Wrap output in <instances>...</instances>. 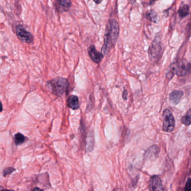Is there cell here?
Masks as SVG:
<instances>
[{
    "instance_id": "1",
    "label": "cell",
    "mask_w": 191,
    "mask_h": 191,
    "mask_svg": "<svg viewBox=\"0 0 191 191\" xmlns=\"http://www.w3.org/2000/svg\"><path fill=\"white\" fill-rule=\"evenodd\" d=\"M120 33L119 24L115 19H110L107 25L104 37V44L102 48V53L104 56L108 53L114 47Z\"/></svg>"
},
{
    "instance_id": "2",
    "label": "cell",
    "mask_w": 191,
    "mask_h": 191,
    "mask_svg": "<svg viewBox=\"0 0 191 191\" xmlns=\"http://www.w3.org/2000/svg\"><path fill=\"white\" fill-rule=\"evenodd\" d=\"M191 71V64L185 60L178 61L173 63L169 66V70L166 73V77L171 80L176 74L178 76H184L189 74Z\"/></svg>"
},
{
    "instance_id": "3",
    "label": "cell",
    "mask_w": 191,
    "mask_h": 191,
    "mask_svg": "<svg viewBox=\"0 0 191 191\" xmlns=\"http://www.w3.org/2000/svg\"><path fill=\"white\" fill-rule=\"evenodd\" d=\"M48 84L50 86L53 94L58 97H61L66 92L68 88L69 81L65 78L57 77L49 81Z\"/></svg>"
},
{
    "instance_id": "4",
    "label": "cell",
    "mask_w": 191,
    "mask_h": 191,
    "mask_svg": "<svg viewBox=\"0 0 191 191\" xmlns=\"http://www.w3.org/2000/svg\"><path fill=\"white\" fill-rule=\"evenodd\" d=\"M163 53L161 38L159 35H157L148 48V57L152 61H157L160 60Z\"/></svg>"
},
{
    "instance_id": "5",
    "label": "cell",
    "mask_w": 191,
    "mask_h": 191,
    "mask_svg": "<svg viewBox=\"0 0 191 191\" xmlns=\"http://www.w3.org/2000/svg\"><path fill=\"white\" fill-rule=\"evenodd\" d=\"M163 131L166 132H171L173 131L175 128V124L173 114H172L169 109H166V110L163 111Z\"/></svg>"
},
{
    "instance_id": "6",
    "label": "cell",
    "mask_w": 191,
    "mask_h": 191,
    "mask_svg": "<svg viewBox=\"0 0 191 191\" xmlns=\"http://www.w3.org/2000/svg\"><path fill=\"white\" fill-rule=\"evenodd\" d=\"M16 34L19 40L23 43L30 44L33 42V37L30 32L27 31L23 25H17L16 28Z\"/></svg>"
},
{
    "instance_id": "7",
    "label": "cell",
    "mask_w": 191,
    "mask_h": 191,
    "mask_svg": "<svg viewBox=\"0 0 191 191\" xmlns=\"http://www.w3.org/2000/svg\"><path fill=\"white\" fill-rule=\"evenodd\" d=\"M148 187L150 191H163V184L162 181L160 177L157 175H154L151 177L149 180Z\"/></svg>"
},
{
    "instance_id": "8",
    "label": "cell",
    "mask_w": 191,
    "mask_h": 191,
    "mask_svg": "<svg viewBox=\"0 0 191 191\" xmlns=\"http://www.w3.org/2000/svg\"><path fill=\"white\" fill-rule=\"evenodd\" d=\"M89 55L90 57L91 60L96 63H100L103 60L104 55L102 52L97 51V50L95 48L94 45H91L89 47L88 50Z\"/></svg>"
},
{
    "instance_id": "9",
    "label": "cell",
    "mask_w": 191,
    "mask_h": 191,
    "mask_svg": "<svg viewBox=\"0 0 191 191\" xmlns=\"http://www.w3.org/2000/svg\"><path fill=\"white\" fill-rule=\"evenodd\" d=\"M71 5V0H56V8L61 13L68 11Z\"/></svg>"
},
{
    "instance_id": "10",
    "label": "cell",
    "mask_w": 191,
    "mask_h": 191,
    "mask_svg": "<svg viewBox=\"0 0 191 191\" xmlns=\"http://www.w3.org/2000/svg\"><path fill=\"white\" fill-rule=\"evenodd\" d=\"M159 153V148L157 145L151 146L147 150L145 154V157L146 159L154 160L157 159Z\"/></svg>"
},
{
    "instance_id": "11",
    "label": "cell",
    "mask_w": 191,
    "mask_h": 191,
    "mask_svg": "<svg viewBox=\"0 0 191 191\" xmlns=\"http://www.w3.org/2000/svg\"><path fill=\"white\" fill-rule=\"evenodd\" d=\"M183 95V92L179 90H174L172 91L169 95V99L171 103L174 106L177 105L180 103V100Z\"/></svg>"
},
{
    "instance_id": "12",
    "label": "cell",
    "mask_w": 191,
    "mask_h": 191,
    "mask_svg": "<svg viewBox=\"0 0 191 191\" xmlns=\"http://www.w3.org/2000/svg\"><path fill=\"white\" fill-rule=\"evenodd\" d=\"M67 105L73 110H76L80 108L79 98L76 95H71L67 100Z\"/></svg>"
},
{
    "instance_id": "13",
    "label": "cell",
    "mask_w": 191,
    "mask_h": 191,
    "mask_svg": "<svg viewBox=\"0 0 191 191\" xmlns=\"http://www.w3.org/2000/svg\"><path fill=\"white\" fill-rule=\"evenodd\" d=\"M189 6L185 3L182 4L178 10V14L180 17L182 19L186 17L189 14Z\"/></svg>"
},
{
    "instance_id": "14",
    "label": "cell",
    "mask_w": 191,
    "mask_h": 191,
    "mask_svg": "<svg viewBox=\"0 0 191 191\" xmlns=\"http://www.w3.org/2000/svg\"><path fill=\"white\" fill-rule=\"evenodd\" d=\"M146 18L148 20L150 21L151 22L154 23H157V12L153 10H150L146 12L145 15Z\"/></svg>"
},
{
    "instance_id": "15",
    "label": "cell",
    "mask_w": 191,
    "mask_h": 191,
    "mask_svg": "<svg viewBox=\"0 0 191 191\" xmlns=\"http://www.w3.org/2000/svg\"><path fill=\"white\" fill-rule=\"evenodd\" d=\"M26 140V137L23 134L20 133H17L15 134L14 141L16 145H20L25 142Z\"/></svg>"
},
{
    "instance_id": "16",
    "label": "cell",
    "mask_w": 191,
    "mask_h": 191,
    "mask_svg": "<svg viewBox=\"0 0 191 191\" xmlns=\"http://www.w3.org/2000/svg\"><path fill=\"white\" fill-rule=\"evenodd\" d=\"M191 110H189L187 114L182 118L181 122L185 125H190L191 122Z\"/></svg>"
},
{
    "instance_id": "17",
    "label": "cell",
    "mask_w": 191,
    "mask_h": 191,
    "mask_svg": "<svg viewBox=\"0 0 191 191\" xmlns=\"http://www.w3.org/2000/svg\"><path fill=\"white\" fill-rule=\"evenodd\" d=\"M94 136L93 134H92L91 132V136H89L88 140V143H87V150L89 151H92L94 148Z\"/></svg>"
},
{
    "instance_id": "18",
    "label": "cell",
    "mask_w": 191,
    "mask_h": 191,
    "mask_svg": "<svg viewBox=\"0 0 191 191\" xmlns=\"http://www.w3.org/2000/svg\"><path fill=\"white\" fill-rule=\"evenodd\" d=\"M15 171V169L14 168L12 167H7L6 168L4 169L3 171V175L4 177H6L7 175H8L9 174H11L12 172Z\"/></svg>"
},
{
    "instance_id": "19",
    "label": "cell",
    "mask_w": 191,
    "mask_h": 191,
    "mask_svg": "<svg viewBox=\"0 0 191 191\" xmlns=\"http://www.w3.org/2000/svg\"><path fill=\"white\" fill-rule=\"evenodd\" d=\"M191 178H189L187 180V182L185 184V190L186 191H191Z\"/></svg>"
},
{
    "instance_id": "20",
    "label": "cell",
    "mask_w": 191,
    "mask_h": 191,
    "mask_svg": "<svg viewBox=\"0 0 191 191\" xmlns=\"http://www.w3.org/2000/svg\"><path fill=\"white\" fill-rule=\"evenodd\" d=\"M127 95H128V91L127 90H125L123 93V98L124 100H127Z\"/></svg>"
},
{
    "instance_id": "21",
    "label": "cell",
    "mask_w": 191,
    "mask_h": 191,
    "mask_svg": "<svg viewBox=\"0 0 191 191\" xmlns=\"http://www.w3.org/2000/svg\"><path fill=\"white\" fill-rule=\"evenodd\" d=\"M94 1V2L97 4H99L102 2L103 0H93Z\"/></svg>"
},
{
    "instance_id": "22",
    "label": "cell",
    "mask_w": 191,
    "mask_h": 191,
    "mask_svg": "<svg viewBox=\"0 0 191 191\" xmlns=\"http://www.w3.org/2000/svg\"><path fill=\"white\" fill-rule=\"evenodd\" d=\"M157 0H150V5H152L157 1Z\"/></svg>"
},
{
    "instance_id": "23",
    "label": "cell",
    "mask_w": 191,
    "mask_h": 191,
    "mask_svg": "<svg viewBox=\"0 0 191 191\" xmlns=\"http://www.w3.org/2000/svg\"><path fill=\"white\" fill-rule=\"evenodd\" d=\"M2 110H3L2 104V103H1V101H0V112H1V111H2Z\"/></svg>"
},
{
    "instance_id": "24",
    "label": "cell",
    "mask_w": 191,
    "mask_h": 191,
    "mask_svg": "<svg viewBox=\"0 0 191 191\" xmlns=\"http://www.w3.org/2000/svg\"><path fill=\"white\" fill-rule=\"evenodd\" d=\"M129 1L130 3H132V4L136 2V0H129Z\"/></svg>"
},
{
    "instance_id": "25",
    "label": "cell",
    "mask_w": 191,
    "mask_h": 191,
    "mask_svg": "<svg viewBox=\"0 0 191 191\" xmlns=\"http://www.w3.org/2000/svg\"><path fill=\"white\" fill-rule=\"evenodd\" d=\"M37 190H43V189L39 188H35L33 189V191H37Z\"/></svg>"
},
{
    "instance_id": "26",
    "label": "cell",
    "mask_w": 191,
    "mask_h": 191,
    "mask_svg": "<svg viewBox=\"0 0 191 191\" xmlns=\"http://www.w3.org/2000/svg\"><path fill=\"white\" fill-rule=\"evenodd\" d=\"M2 7L0 6V11H2Z\"/></svg>"
}]
</instances>
